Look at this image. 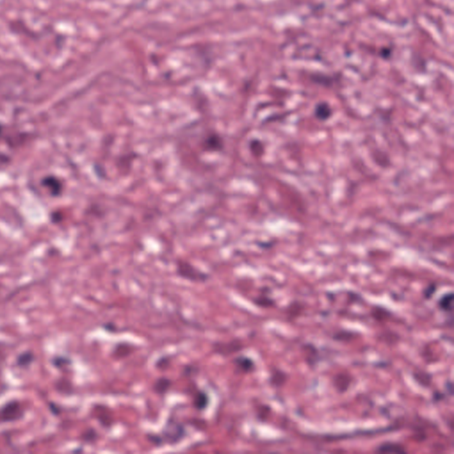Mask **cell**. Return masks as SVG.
Returning a JSON list of instances; mask_svg holds the SVG:
<instances>
[{"label": "cell", "instance_id": "cell-6", "mask_svg": "<svg viewBox=\"0 0 454 454\" xmlns=\"http://www.w3.org/2000/svg\"><path fill=\"white\" fill-rule=\"evenodd\" d=\"M33 360H34V357H33L32 354H30V353H24V354H22L19 358H18V360H17V363H18V365L21 366H28L29 364L32 362Z\"/></svg>", "mask_w": 454, "mask_h": 454}, {"label": "cell", "instance_id": "cell-4", "mask_svg": "<svg viewBox=\"0 0 454 454\" xmlns=\"http://www.w3.org/2000/svg\"><path fill=\"white\" fill-rule=\"evenodd\" d=\"M171 383L172 382H171L170 379L162 377V378H159L157 381H155L153 389H154V392L157 393V394L164 395L170 389Z\"/></svg>", "mask_w": 454, "mask_h": 454}, {"label": "cell", "instance_id": "cell-7", "mask_svg": "<svg viewBox=\"0 0 454 454\" xmlns=\"http://www.w3.org/2000/svg\"><path fill=\"white\" fill-rule=\"evenodd\" d=\"M391 52H392V49H390V48H383L381 52V56L384 59L389 58L391 55Z\"/></svg>", "mask_w": 454, "mask_h": 454}, {"label": "cell", "instance_id": "cell-5", "mask_svg": "<svg viewBox=\"0 0 454 454\" xmlns=\"http://www.w3.org/2000/svg\"><path fill=\"white\" fill-rule=\"evenodd\" d=\"M237 368L242 370L243 372H249L253 368V361L249 360L247 357L240 356L233 360Z\"/></svg>", "mask_w": 454, "mask_h": 454}, {"label": "cell", "instance_id": "cell-3", "mask_svg": "<svg viewBox=\"0 0 454 454\" xmlns=\"http://www.w3.org/2000/svg\"><path fill=\"white\" fill-rule=\"evenodd\" d=\"M209 396L207 395L206 392L204 391H198L193 398V405L197 410H204L208 407L209 405Z\"/></svg>", "mask_w": 454, "mask_h": 454}, {"label": "cell", "instance_id": "cell-1", "mask_svg": "<svg viewBox=\"0 0 454 454\" xmlns=\"http://www.w3.org/2000/svg\"><path fill=\"white\" fill-rule=\"evenodd\" d=\"M186 429L182 423L176 422V420L170 418L167 421L160 436L163 444H176L182 441L186 437Z\"/></svg>", "mask_w": 454, "mask_h": 454}, {"label": "cell", "instance_id": "cell-2", "mask_svg": "<svg viewBox=\"0 0 454 454\" xmlns=\"http://www.w3.org/2000/svg\"><path fill=\"white\" fill-rule=\"evenodd\" d=\"M333 114L330 105L327 102H319L314 108V114L320 121H327Z\"/></svg>", "mask_w": 454, "mask_h": 454}]
</instances>
